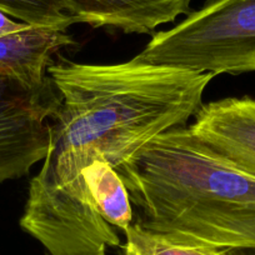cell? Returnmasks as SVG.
<instances>
[{"mask_svg": "<svg viewBox=\"0 0 255 255\" xmlns=\"http://www.w3.org/2000/svg\"><path fill=\"white\" fill-rule=\"evenodd\" d=\"M58 104L48 154L29 184L20 227L48 255H108L119 235L95 208L83 170L118 166L203 105L212 73L139 63L84 64L59 55L48 68Z\"/></svg>", "mask_w": 255, "mask_h": 255, "instance_id": "6da1fadb", "label": "cell"}, {"mask_svg": "<svg viewBox=\"0 0 255 255\" xmlns=\"http://www.w3.org/2000/svg\"><path fill=\"white\" fill-rule=\"evenodd\" d=\"M139 224L218 249H255V175L188 125L159 134L117 168Z\"/></svg>", "mask_w": 255, "mask_h": 255, "instance_id": "7a4b0ae2", "label": "cell"}, {"mask_svg": "<svg viewBox=\"0 0 255 255\" xmlns=\"http://www.w3.org/2000/svg\"><path fill=\"white\" fill-rule=\"evenodd\" d=\"M134 59L215 77L255 72V0H205Z\"/></svg>", "mask_w": 255, "mask_h": 255, "instance_id": "3957f363", "label": "cell"}, {"mask_svg": "<svg viewBox=\"0 0 255 255\" xmlns=\"http://www.w3.org/2000/svg\"><path fill=\"white\" fill-rule=\"evenodd\" d=\"M58 104L55 89L35 90L0 77V184L28 175L48 154L49 119Z\"/></svg>", "mask_w": 255, "mask_h": 255, "instance_id": "277c9868", "label": "cell"}, {"mask_svg": "<svg viewBox=\"0 0 255 255\" xmlns=\"http://www.w3.org/2000/svg\"><path fill=\"white\" fill-rule=\"evenodd\" d=\"M188 128L208 148L255 175L254 98H225L203 104Z\"/></svg>", "mask_w": 255, "mask_h": 255, "instance_id": "5b68a950", "label": "cell"}, {"mask_svg": "<svg viewBox=\"0 0 255 255\" xmlns=\"http://www.w3.org/2000/svg\"><path fill=\"white\" fill-rule=\"evenodd\" d=\"M77 23L125 34H151L191 11L193 0H61Z\"/></svg>", "mask_w": 255, "mask_h": 255, "instance_id": "8992f818", "label": "cell"}, {"mask_svg": "<svg viewBox=\"0 0 255 255\" xmlns=\"http://www.w3.org/2000/svg\"><path fill=\"white\" fill-rule=\"evenodd\" d=\"M77 45L67 30L26 26L0 35V77L19 80L35 90L53 88L48 68L61 49Z\"/></svg>", "mask_w": 255, "mask_h": 255, "instance_id": "52a82bcc", "label": "cell"}, {"mask_svg": "<svg viewBox=\"0 0 255 255\" xmlns=\"http://www.w3.org/2000/svg\"><path fill=\"white\" fill-rule=\"evenodd\" d=\"M82 174L99 214L122 232L130 227L133 222L130 195L118 171L104 159H95Z\"/></svg>", "mask_w": 255, "mask_h": 255, "instance_id": "ba28073f", "label": "cell"}, {"mask_svg": "<svg viewBox=\"0 0 255 255\" xmlns=\"http://www.w3.org/2000/svg\"><path fill=\"white\" fill-rule=\"evenodd\" d=\"M123 255H227V249L145 229L139 223L124 230Z\"/></svg>", "mask_w": 255, "mask_h": 255, "instance_id": "9c48e42d", "label": "cell"}, {"mask_svg": "<svg viewBox=\"0 0 255 255\" xmlns=\"http://www.w3.org/2000/svg\"><path fill=\"white\" fill-rule=\"evenodd\" d=\"M0 10L21 23L39 28L68 30L77 24L61 0H0Z\"/></svg>", "mask_w": 255, "mask_h": 255, "instance_id": "30bf717a", "label": "cell"}, {"mask_svg": "<svg viewBox=\"0 0 255 255\" xmlns=\"http://www.w3.org/2000/svg\"><path fill=\"white\" fill-rule=\"evenodd\" d=\"M29 26L28 24H24L21 21L16 23V21L11 20V19L8 18L5 13L0 10V35H4V34L14 33V31H19L21 29Z\"/></svg>", "mask_w": 255, "mask_h": 255, "instance_id": "8fae6325", "label": "cell"}, {"mask_svg": "<svg viewBox=\"0 0 255 255\" xmlns=\"http://www.w3.org/2000/svg\"><path fill=\"white\" fill-rule=\"evenodd\" d=\"M227 255H255V249H230Z\"/></svg>", "mask_w": 255, "mask_h": 255, "instance_id": "7c38bea8", "label": "cell"}]
</instances>
